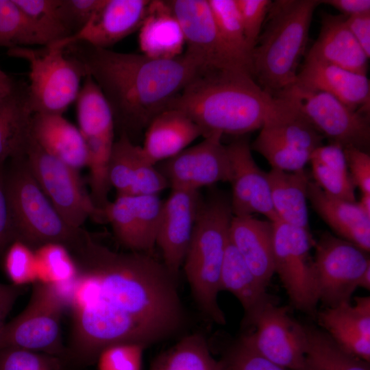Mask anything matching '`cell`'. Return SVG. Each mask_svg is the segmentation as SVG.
<instances>
[{"label":"cell","instance_id":"cell-1","mask_svg":"<svg viewBox=\"0 0 370 370\" xmlns=\"http://www.w3.org/2000/svg\"><path fill=\"white\" fill-rule=\"evenodd\" d=\"M75 277L64 291L71 328L65 362L87 365L106 348L144 347L175 336L185 312L177 280L146 253L111 249L85 231L71 251Z\"/></svg>","mask_w":370,"mask_h":370},{"label":"cell","instance_id":"cell-2","mask_svg":"<svg viewBox=\"0 0 370 370\" xmlns=\"http://www.w3.org/2000/svg\"><path fill=\"white\" fill-rule=\"evenodd\" d=\"M84 66L111 108L120 134L146 129L201 71L187 54L169 60L116 52L77 42L63 48ZM132 140V139H131Z\"/></svg>","mask_w":370,"mask_h":370},{"label":"cell","instance_id":"cell-3","mask_svg":"<svg viewBox=\"0 0 370 370\" xmlns=\"http://www.w3.org/2000/svg\"><path fill=\"white\" fill-rule=\"evenodd\" d=\"M271 99L249 71H200L168 108L185 113L204 138L214 134L238 137L260 129Z\"/></svg>","mask_w":370,"mask_h":370},{"label":"cell","instance_id":"cell-4","mask_svg":"<svg viewBox=\"0 0 370 370\" xmlns=\"http://www.w3.org/2000/svg\"><path fill=\"white\" fill-rule=\"evenodd\" d=\"M321 3L319 0L271 1L251 57L253 77L270 95L295 82L313 13Z\"/></svg>","mask_w":370,"mask_h":370},{"label":"cell","instance_id":"cell-5","mask_svg":"<svg viewBox=\"0 0 370 370\" xmlns=\"http://www.w3.org/2000/svg\"><path fill=\"white\" fill-rule=\"evenodd\" d=\"M233 216L230 197L225 194L215 191L204 199L182 265L198 307L221 325L226 321L218 295Z\"/></svg>","mask_w":370,"mask_h":370},{"label":"cell","instance_id":"cell-6","mask_svg":"<svg viewBox=\"0 0 370 370\" xmlns=\"http://www.w3.org/2000/svg\"><path fill=\"white\" fill-rule=\"evenodd\" d=\"M5 184L16 241L32 251L49 244L75 248L84 228L69 225L57 212L35 179L23 151L5 165Z\"/></svg>","mask_w":370,"mask_h":370},{"label":"cell","instance_id":"cell-7","mask_svg":"<svg viewBox=\"0 0 370 370\" xmlns=\"http://www.w3.org/2000/svg\"><path fill=\"white\" fill-rule=\"evenodd\" d=\"M7 54L23 59L29 65L27 95L33 114L63 115L75 101L86 73L83 65L64 49L16 47L8 49Z\"/></svg>","mask_w":370,"mask_h":370},{"label":"cell","instance_id":"cell-8","mask_svg":"<svg viewBox=\"0 0 370 370\" xmlns=\"http://www.w3.org/2000/svg\"><path fill=\"white\" fill-rule=\"evenodd\" d=\"M66 307L64 290L58 284L36 281L25 308L3 328L0 349L18 347L64 359L60 323Z\"/></svg>","mask_w":370,"mask_h":370},{"label":"cell","instance_id":"cell-9","mask_svg":"<svg viewBox=\"0 0 370 370\" xmlns=\"http://www.w3.org/2000/svg\"><path fill=\"white\" fill-rule=\"evenodd\" d=\"M248 331L241 341L254 352L285 370H305L306 326L273 298L245 317Z\"/></svg>","mask_w":370,"mask_h":370},{"label":"cell","instance_id":"cell-10","mask_svg":"<svg viewBox=\"0 0 370 370\" xmlns=\"http://www.w3.org/2000/svg\"><path fill=\"white\" fill-rule=\"evenodd\" d=\"M23 153L41 189L69 225L81 228L88 219L105 223L103 212L92 203L78 171L47 152L31 134Z\"/></svg>","mask_w":370,"mask_h":370},{"label":"cell","instance_id":"cell-11","mask_svg":"<svg viewBox=\"0 0 370 370\" xmlns=\"http://www.w3.org/2000/svg\"><path fill=\"white\" fill-rule=\"evenodd\" d=\"M315 245L313 267L319 301L326 308L349 303L363 273L370 267L367 251L328 232Z\"/></svg>","mask_w":370,"mask_h":370},{"label":"cell","instance_id":"cell-12","mask_svg":"<svg viewBox=\"0 0 370 370\" xmlns=\"http://www.w3.org/2000/svg\"><path fill=\"white\" fill-rule=\"evenodd\" d=\"M275 95L294 101L316 130L330 140V143L336 144L343 149L356 147L368 152L369 115L349 108L325 92L294 84Z\"/></svg>","mask_w":370,"mask_h":370},{"label":"cell","instance_id":"cell-13","mask_svg":"<svg viewBox=\"0 0 370 370\" xmlns=\"http://www.w3.org/2000/svg\"><path fill=\"white\" fill-rule=\"evenodd\" d=\"M275 273H277L292 304L313 313L319 301L310 256L312 240L309 230L273 222Z\"/></svg>","mask_w":370,"mask_h":370},{"label":"cell","instance_id":"cell-14","mask_svg":"<svg viewBox=\"0 0 370 370\" xmlns=\"http://www.w3.org/2000/svg\"><path fill=\"white\" fill-rule=\"evenodd\" d=\"M168 3L184 34V53L199 65L201 71L245 70L252 75L250 66L221 37L208 0H171Z\"/></svg>","mask_w":370,"mask_h":370},{"label":"cell","instance_id":"cell-15","mask_svg":"<svg viewBox=\"0 0 370 370\" xmlns=\"http://www.w3.org/2000/svg\"><path fill=\"white\" fill-rule=\"evenodd\" d=\"M222 135L214 134L198 144L160 162L158 169L171 189L199 190L219 182H229L230 162Z\"/></svg>","mask_w":370,"mask_h":370},{"label":"cell","instance_id":"cell-16","mask_svg":"<svg viewBox=\"0 0 370 370\" xmlns=\"http://www.w3.org/2000/svg\"><path fill=\"white\" fill-rule=\"evenodd\" d=\"M226 147L230 162L233 215L259 213L271 222L280 221L273 206L267 173L256 164L248 138L238 136Z\"/></svg>","mask_w":370,"mask_h":370},{"label":"cell","instance_id":"cell-17","mask_svg":"<svg viewBox=\"0 0 370 370\" xmlns=\"http://www.w3.org/2000/svg\"><path fill=\"white\" fill-rule=\"evenodd\" d=\"M203 201L199 190L171 189L163 201L156 244L162 251L163 264L176 278L183 265Z\"/></svg>","mask_w":370,"mask_h":370},{"label":"cell","instance_id":"cell-18","mask_svg":"<svg viewBox=\"0 0 370 370\" xmlns=\"http://www.w3.org/2000/svg\"><path fill=\"white\" fill-rule=\"evenodd\" d=\"M76 101L79 130L88 152V169L97 173L108 171L114 142V121L103 93L90 75H86Z\"/></svg>","mask_w":370,"mask_h":370},{"label":"cell","instance_id":"cell-19","mask_svg":"<svg viewBox=\"0 0 370 370\" xmlns=\"http://www.w3.org/2000/svg\"><path fill=\"white\" fill-rule=\"evenodd\" d=\"M149 0H102L88 23L77 33L49 47L63 49L77 42L108 49L139 29Z\"/></svg>","mask_w":370,"mask_h":370},{"label":"cell","instance_id":"cell-20","mask_svg":"<svg viewBox=\"0 0 370 370\" xmlns=\"http://www.w3.org/2000/svg\"><path fill=\"white\" fill-rule=\"evenodd\" d=\"M293 84L325 92L349 108L369 115L370 84L367 75L333 64L305 59Z\"/></svg>","mask_w":370,"mask_h":370},{"label":"cell","instance_id":"cell-21","mask_svg":"<svg viewBox=\"0 0 370 370\" xmlns=\"http://www.w3.org/2000/svg\"><path fill=\"white\" fill-rule=\"evenodd\" d=\"M356 303L325 308L317 313L319 325L345 351L370 360V297H357Z\"/></svg>","mask_w":370,"mask_h":370},{"label":"cell","instance_id":"cell-22","mask_svg":"<svg viewBox=\"0 0 370 370\" xmlns=\"http://www.w3.org/2000/svg\"><path fill=\"white\" fill-rule=\"evenodd\" d=\"M346 16L323 12L319 36L305 59L367 75L369 59L349 29Z\"/></svg>","mask_w":370,"mask_h":370},{"label":"cell","instance_id":"cell-23","mask_svg":"<svg viewBox=\"0 0 370 370\" xmlns=\"http://www.w3.org/2000/svg\"><path fill=\"white\" fill-rule=\"evenodd\" d=\"M230 241L258 281L267 287L275 273L273 222L251 216H233Z\"/></svg>","mask_w":370,"mask_h":370},{"label":"cell","instance_id":"cell-24","mask_svg":"<svg viewBox=\"0 0 370 370\" xmlns=\"http://www.w3.org/2000/svg\"><path fill=\"white\" fill-rule=\"evenodd\" d=\"M307 197L312 207L339 238L370 250V217L358 203L332 197L309 181Z\"/></svg>","mask_w":370,"mask_h":370},{"label":"cell","instance_id":"cell-25","mask_svg":"<svg viewBox=\"0 0 370 370\" xmlns=\"http://www.w3.org/2000/svg\"><path fill=\"white\" fill-rule=\"evenodd\" d=\"M201 136L199 126L185 113L168 108L147 125L141 147L146 158L156 165L176 156Z\"/></svg>","mask_w":370,"mask_h":370},{"label":"cell","instance_id":"cell-26","mask_svg":"<svg viewBox=\"0 0 370 370\" xmlns=\"http://www.w3.org/2000/svg\"><path fill=\"white\" fill-rule=\"evenodd\" d=\"M30 134L47 152L75 170L87 166L84 138L79 130L63 115L34 113Z\"/></svg>","mask_w":370,"mask_h":370},{"label":"cell","instance_id":"cell-27","mask_svg":"<svg viewBox=\"0 0 370 370\" xmlns=\"http://www.w3.org/2000/svg\"><path fill=\"white\" fill-rule=\"evenodd\" d=\"M138 40L141 53L153 59L169 60L183 53L184 34L168 1H150Z\"/></svg>","mask_w":370,"mask_h":370},{"label":"cell","instance_id":"cell-28","mask_svg":"<svg viewBox=\"0 0 370 370\" xmlns=\"http://www.w3.org/2000/svg\"><path fill=\"white\" fill-rule=\"evenodd\" d=\"M103 212L105 223L111 225L116 238L125 248L146 254L153 249V218L135 195H117Z\"/></svg>","mask_w":370,"mask_h":370},{"label":"cell","instance_id":"cell-29","mask_svg":"<svg viewBox=\"0 0 370 370\" xmlns=\"http://www.w3.org/2000/svg\"><path fill=\"white\" fill-rule=\"evenodd\" d=\"M261 127L294 149L310 154L323 145L324 137L303 111L294 101L282 95L272 96Z\"/></svg>","mask_w":370,"mask_h":370},{"label":"cell","instance_id":"cell-30","mask_svg":"<svg viewBox=\"0 0 370 370\" xmlns=\"http://www.w3.org/2000/svg\"><path fill=\"white\" fill-rule=\"evenodd\" d=\"M267 175L279 220L309 230L307 188L310 180L305 170L286 172L271 169Z\"/></svg>","mask_w":370,"mask_h":370},{"label":"cell","instance_id":"cell-31","mask_svg":"<svg viewBox=\"0 0 370 370\" xmlns=\"http://www.w3.org/2000/svg\"><path fill=\"white\" fill-rule=\"evenodd\" d=\"M32 114L27 84L17 82L13 91L0 100V167L23 152L30 134Z\"/></svg>","mask_w":370,"mask_h":370},{"label":"cell","instance_id":"cell-32","mask_svg":"<svg viewBox=\"0 0 370 370\" xmlns=\"http://www.w3.org/2000/svg\"><path fill=\"white\" fill-rule=\"evenodd\" d=\"M314 182L328 195L355 202V185L349 173L343 148L329 143L314 150L310 156Z\"/></svg>","mask_w":370,"mask_h":370},{"label":"cell","instance_id":"cell-33","mask_svg":"<svg viewBox=\"0 0 370 370\" xmlns=\"http://www.w3.org/2000/svg\"><path fill=\"white\" fill-rule=\"evenodd\" d=\"M221 291L232 293L241 304L245 317L251 314L271 297L253 274L229 240L221 272Z\"/></svg>","mask_w":370,"mask_h":370},{"label":"cell","instance_id":"cell-34","mask_svg":"<svg viewBox=\"0 0 370 370\" xmlns=\"http://www.w3.org/2000/svg\"><path fill=\"white\" fill-rule=\"evenodd\" d=\"M149 370H225L223 361L210 354L201 334L183 337L174 346L158 355Z\"/></svg>","mask_w":370,"mask_h":370},{"label":"cell","instance_id":"cell-35","mask_svg":"<svg viewBox=\"0 0 370 370\" xmlns=\"http://www.w3.org/2000/svg\"><path fill=\"white\" fill-rule=\"evenodd\" d=\"M306 338L305 370H369V362L345 351L325 332L306 326Z\"/></svg>","mask_w":370,"mask_h":370},{"label":"cell","instance_id":"cell-36","mask_svg":"<svg viewBox=\"0 0 370 370\" xmlns=\"http://www.w3.org/2000/svg\"><path fill=\"white\" fill-rule=\"evenodd\" d=\"M39 45L47 42L14 0H0V47Z\"/></svg>","mask_w":370,"mask_h":370},{"label":"cell","instance_id":"cell-37","mask_svg":"<svg viewBox=\"0 0 370 370\" xmlns=\"http://www.w3.org/2000/svg\"><path fill=\"white\" fill-rule=\"evenodd\" d=\"M142 147L134 144L125 133L114 140L108 162V177L117 195H131Z\"/></svg>","mask_w":370,"mask_h":370},{"label":"cell","instance_id":"cell-38","mask_svg":"<svg viewBox=\"0 0 370 370\" xmlns=\"http://www.w3.org/2000/svg\"><path fill=\"white\" fill-rule=\"evenodd\" d=\"M208 2L221 37L251 69V51L246 41L236 0H208Z\"/></svg>","mask_w":370,"mask_h":370},{"label":"cell","instance_id":"cell-39","mask_svg":"<svg viewBox=\"0 0 370 370\" xmlns=\"http://www.w3.org/2000/svg\"><path fill=\"white\" fill-rule=\"evenodd\" d=\"M250 147L251 150L264 157L272 169L286 172L304 169L310 156V153L294 149L273 133L262 127Z\"/></svg>","mask_w":370,"mask_h":370},{"label":"cell","instance_id":"cell-40","mask_svg":"<svg viewBox=\"0 0 370 370\" xmlns=\"http://www.w3.org/2000/svg\"><path fill=\"white\" fill-rule=\"evenodd\" d=\"M44 36L47 45L71 36L60 12V0H14Z\"/></svg>","mask_w":370,"mask_h":370},{"label":"cell","instance_id":"cell-41","mask_svg":"<svg viewBox=\"0 0 370 370\" xmlns=\"http://www.w3.org/2000/svg\"><path fill=\"white\" fill-rule=\"evenodd\" d=\"M34 253L37 281L58 285L66 284L75 277L76 267L74 261L64 247L49 244Z\"/></svg>","mask_w":370,"mask_h":370},{"label":"cell","instance_id":"cell-42","mask_svg":"<svg viewBox=\"0 0 370 370\" xmlns=\"http://www.w3.org/2000/svg\"><path fill=\"white\" fill-rule=\"evenodd\" d=\"M61 357L26 349H0V370H65Z\"/></svg>","mask_w":370,"mask_h":370},{"label":"cell","instance_id":"cell-43","mask_svg":"<svg viewBox=\"0 0 370 370\" xmlns=\"http://www.w3.org/2000/svg\"><path fill=\"white\" fill-rule=\"evenodd\" d=\"M3 265L14 285L23 286L37 281L35 253L19 241H14L5 251Z\"/></svg>","mask_w":370,"mask_h":370},{"label":"cell","instance_id":"cell-44","mask_svg":"<svg viewBox=\"0 0 370 370\" xmlns=\"http://www.w3.org/2000/svg\"><path fill=\"white\" fill-rule=\"evenodd\" d=\"M144 347L132 343L114 345L103 349L97 361L99 370H141Z\"/></svg>","mask_w":370,"mask_h":370},{"label":"cell","instance_id":"cell-45","mask_svg":"<svg viewBox=\"0 0 370 370\" xmlns=\"http://www.w3.org/2000/svg\"><path fill=\"white\" fill-rule=\"evenodd\" d=\"M245 36L253 51L260 35L271 1L236 0Z\"/></svg>","mask_w":370,"mask_h":370},{"label":"cell","instance_id":"cell-46","mask_svg":"<svg viewBox=\"0 0 370 370\" xmlns=\"http://www.w3.org/2000/svg\"><path fill=\"white\" fill-rule=\"evenodd\" d=\"M102 0H60V12L71 36L90 19Z\"/></svg>","mask_w":370,"mask_h":370},{"label":"cell","instance_id":"cell-47","mask_svg":"<svg viewBox=\"0 0 370 370\" xmlns=\"http://www.w3.org/2000/svg\"><path fill=\"white\" fill-rule=\"evenodd\" d=\"M225 370H285L262 358L241 341L223 360Z\"/></svg>","mask_w":370,"mask_h":370},{"label":"cell","instance_id":"cell-48","mask_svg":"<svg viewBox=\"0 0 370 370\" xmlns=\"http://www.w3.org/2000/svg\"><path fill=\"white\" fill-rule=\"evenodd\" d=\"M349 173L362 194H370V155L356 147L343 149Z\"/></svg>","mask_w":370,"mask_h":370},{"label":"cell","instance_id":"cell-49","mask_svg":"<svg viewBox=\"0 0 370 370\" xmlns=\"http://www.w3.org/2000/svg\"><path fill=\"white\" fill-rule=\"evenodd\" d=\"M15 241V230L5 189L3 166L0 167V259Z\"/></svg>","mask_w":370,"mask_h":370},{"label":"cell","instance_id":"cell-50","mask_svg":"<svg viewBox=\"0 0 370 370\" xmlns=\"http://www.w3.org/2000/svg\"><path fill=\"white\" fill-rule=\"evenodd\" d=\"M345 22L354 38L369 58L370 12L349 16H346Z\"/></svg>","mask_w":370,"mask_h":370},{"label":"cell","instance_id":"cell-51","mask_svg":"<svg viewBox=\"0 0 370 370\" xmlns=\"http://www.w3.org/2000/svg\"><path fill=\"white\" fill-rule=\"evenodd\" d=\"M23 290L22 286L0 282V333L6 323L5 321L7 316Z\"/></svg>","mask_w":370,"mask_h":370},{"label":"cell","instance_id":"cell-52","mask_svg":"<svg viewBox=\"0 0 370 370\" xmlns=\"http://www.w3.org/2000/svg\"><path fill=\"white\" fill-rule=\"evenodd\" d=\"M321 3L330 5L347 16L370 12L369 0H324Z\"/></svg>","mask_w":370,"mask_h":370},{"label":"cell","instance_id":"cell-53","mask_svg":"<svg viewBox=\"0 0 370 370\" xmlns=\"http://www.w3.org/2000/svg\"><path fill=\"white\" fill-rule=\"evenodd\" d=\"M17 81L0 68V100L10 95L14 89Z\"/></svg>","mask_w":370,"mask_h":370},{"label":"cell","instance_id":"cell-54","mask_svg":"<svg viewBox=\"0 0 370 370\" xmlns=\"http://www.w3.org/2000/svg\"><path fill=\"white\" fill-rule=\"evenodd\" d=\"M357 203L361 210L370 217V194H362L360 201Z\"/></svg>","mask_w":370,"mask_h":370},{"label":"cell","instance_id":"cell-55","mask_svg":"<svg viewBox=\"0 0 370 370\" xmlns=\"http://www.w3.org/2000/svg\"><path fill=\"white\" fill-rule=\"evenodd\" d=\"M358 287H362L368 291L370 289V267H369L360 277L358 282Z\"/></svg>","mask_w":370,"mask_h":370}]
</instances>
